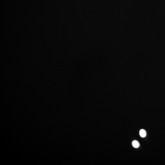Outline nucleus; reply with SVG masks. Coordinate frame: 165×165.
Masks as SVG:
<instances>
[{
    "instance_id": "nucleus-2",
    "label": "nucleus",
    "mask_w": 165,
    "mask_h": 165,
    "mask_svg": "<svg viewBox=\"0 0 165 165\" xmlns=\"http://www.w3.org/2000/svg\"><path fill=\"white\" fill-rule=\"evenodd\" d=\"M140 135L142 137L144 138L146 136V132L144 129H141L140 132Z\"/></svg>"
},
{
    "instance_id": "nucleus-1",
    "label": "nucleus",
    "mask_w": 165,
    "mask_h": 165,
    "mask_svg": "<svg viewBox=\"0 0 165 165\" xmlns=\"http://www.w3.org/2000/svg\"><path fill=\"white\" fill-rule=\"evenodd\" d=\"M132 145L133 147L135 148H137L140 146V143L137 140H134L132 143Z\"/></svg>"
}]
</instances>
